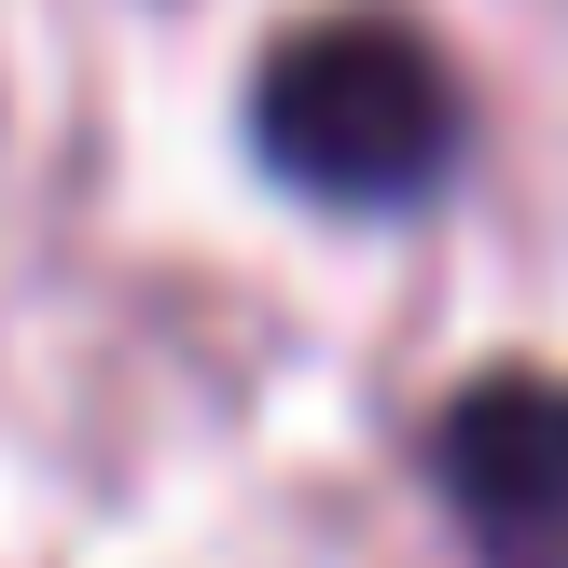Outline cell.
I'll use <instances>...</instances> for the list:
<instances>
[{
	"label": "cell",
	"mask_w": 568,
	"mask_h": 568,
	"mask_svg": "<svg viewBox=\"0 0 568 568\" xmlns=\"http://www.w3.org/2000/svg\"><path fill=\"white\" fill-rule=\"evenodd\" d=\"M458 139H471L458 70L403 14H320L250 83V153L320 209H403L458 166Z\"/></svg>",
	"instance_id": "6da1fadb"
},
{
	"label": "cell",
	"mask_w": 568,
	"mask_h": 568,
	"mask_svg": "<svg viewBox=\"0 0 568 568\" xmlns=\"http://www.w3.org/2000/svg\"><path fill=\"white\" fill-rule=\"evenodd\" d=\"M430 486L486 568H568V375L499 361V375L444 388Z\"/></svg>",
	"instance_id": "7a4b0ae2"
}]
</instances>
